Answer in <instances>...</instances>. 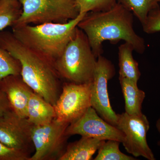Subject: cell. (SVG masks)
I'll return each mask as SVG.
<instances>
[{
    "instance_id": "6da1fadb",
    "label": "cell",
    "mask_w": 160,
    "mask_h": 160,
    "mask_svg": "<svg viewBox=\"0 0 160 160\" xmlns=\"http://www.w3.org/2000/svg\"><path fill=\"white\" fill-rule=\"evenodd\" d=\"M133 23V13L118 2L107 11L87 12L78 27L85 32L97 58L102 54V43L106 41L115 44L123 40L142 54L146 50L145 41L134 31Z\"/></svg>"
},
{
    "instance_id": "7a4b0ae2",
    "label": "cell",
    "mask_w": 160,
    "mask_h": 160,
    "mask_svg": "<svg viewBox=\"0 0 160 160\" xmlns=\"http://www.w3.org/2000/svg\"><path fill=\"white\" fill-rule=\"evenodd\" d=\"M0 47L21 63V76L32 91L54 106L62 89L54 62L24 45L12 32H0Z\"/></svg>"
},
{
    "instance_id": "3957f363",
    "label": "cell",
    "mask_w": 160,
    "mask_h": 160,
    "mask_svg": "<svg viewBox=\"0 0 160 160\" xmlns=\"http://www.w3.org/2000/svg\"><path fill=\"white\" fill-rule=\"evenodd\" d=\"M86 13H80L77 17L66 23L13 26L12 32L24 45L55 63Z\"/></svg>"
},
{
    "instance_id": "277c9868",
    "label": "cell",
    "mask_w": 160,
    "mask_h": 160,
    "mask_svg": "<svg viewBox=\"0 0 160 160\" xmlns=\"http://www.w3.org/2000/svg\"><path fill=\"white\" fill-rule=\"evenodd\" d=\"M97 61L88 38L77 26L62 53L55 62V67L62 79L84 84L92 82Z\"/></svg>"
},
{
    "instance_id": "5b68a950",
    "label": "cell",
    "mask_w": 160,
    "mask_h": 160,
    "mask_svg": "<svg viewBox=\"0 0 160 160\" xmlns=\"http://www.w3.org/2000/svg\"><path fill=\"white\" fill-rule=\"evenodd\" d=\"M18 1L22 5V11L12 26L66 23L80 14L74 0Z\"/></svg>"
},
{
    "instance_id": "8992f818",
    "label": "cell",
    "mask_w": 160,
    "mask_h": 160,
    "mask_svg": "<svg viewBox=\"0 0 160 160\" xmlns=\"http://www.w3.org/2000/svg\"><path fill=\"white\" fill-rule=\"evenodd\" d=\"M69 125L54 119L46 125H33L31 138L35 153L29 160H59L68 145L69 136L66 131Z\"/></svg>"
},
{
    "instance_id": "52a82bcc",
    "label": "cell",
    "mask_w": 160,
    "mask_h": 160,
    "mask_svg": "<svg viewBox=\"0 0 160 160\" xmlns=\"http://www.w3.org/2000/svg\"><path fill=\"white\" fill-rule=\"evenodd\" d=\"M92 82L84 84L66 82L54 105L55 119L71 124L76 121L91 106Z\"/></svg>"
},
{
    "instance_id": "ba28073f",
    "label": "cell",
    "mask_w": 160,
    "mask_h": 160,
    "mask_svg": "<svg viewBox=\"0 0 160 160\" xmlns=\"http://www.w3.org/2000/svg\"><path fill=\"white\" fill-rule=\"evenodd\" d=\"M116 127L125 135L122 143L128 153L136 158L142 157L148 160H156L147 143L150 124L145 114L131 115L126 112L118 114Z\"/></svg>"
},
{
    "instance_id": "9c48e42d",
    "label": "cell",
    "mask_w": 160,
    "mask_h": 160,
    "mask_svg": "<svg viewBox=\"0 0 160 160\" xmlns=\"http://www.w3.org/2000/svg\"><path fill=\"white\" fill-rule=\"evenodd\" d=\"M112 62L102 55L98 57L92 84L91 106L102 118L116 127L118 114L112 109L108 91V82L115 75Z\"/></svg>"
},
{
    "instance_id": "30bf717a",
    "label": "cell",
    "mask_w": 160,
    "mask_h": 160,
    "mask_svg": "<svg viewBox=\"0 0 160 160\" xmlns=\"http://www.w3.org/2000/svg\"><path fill=\"white\" fill-rule=\"evenodd\" d=\"M66 132L69 137L79 135L105 141L116 140L121 143L125 140L124 133L102 118L92 107H89L81 117L69 124Z\"/></svg>"
},
{
    "instance_id": "8fae6325",
    "label": "cell",
    "mask_w": 160,
    "mask_h": 160,
    "mask_svg": "<svg viewBox=\"0 0 160 160\" xmlns=\"http://www.w3.org/2000/svg\"><path fill=\"white\" fill-rule=\"evenodd\" d=\"M32 126L27 118L19 116L11 109L0 118V142L31 154L34 148L31 138Z\"/></svg>"
},
{
    "instance_id": "7c38bea8",
    "label": "cell",
    "mask_w": 160,
    "mask_h": 160,
    "mask_svg": "<svg viewBox=\"0 0 160 160\" xmlns=\"http://www.w3.org/2000/svg\"><path fill=\"white\" fill-rule=\"evenodd\" d=\"M0 89L5 92L12 109L19 116L27 118V107L32 90L21 75H10L0 80Z\"/></svg>"
},
{
    "instance_id": "4fadbf2b",
    "label": "cell",
    "mask_w": 160,
    "mask_h": 160,
    "mask_svg": "<svg viewBox=\"0 0 160 160\" xmlns=\"http://www.w3.org/2000/svg\"><path fill=\"white\" fill-rule=\"evenodd\" d=\"M55 118L54 106L32 91L27 107V119L29 122L35 126L46 125Z\"/></svg>"
},
{
    "instance_id": "5bb4252c",
    "label": "cell",
    "mask_w": 160,
    "mask_h": 160,
    "mask_svg": "<svg viewBox=\"0 0 160 160\" xmlns=\"http://www.w3.org/2000/svg\"><path fill=\"white\" fill-rule=\"evenodd\" d=\"M105 140L82 136L79 140L68 144L59 160H90Z\"/></svg>"
},
{
    "instance_id": "9a60e30c",
    "label": "cell",
    "mask_w": 160,
    "mask_h": 160,
    "mask_svg": "<svg viewBox=\"0 0 160 160\" xmlns=\"http://www.w3.org/2000/svg\"><path fill=\"white\" fill-rule=\"evenodd\" d=\"M119 80L125 100V112L131 115L142 114V106L146 98L145 92L139 89L137 83L127 78L119 77Z\"/></svg>"
},
{
    "instance_id": "2e32d148",
    "label": "cell",
    "mask_w": 160,
    "mask_h": 160,
    "mask_svg": "<svg viewBox=\"0 0 160 160\" xmlns=\"http://www.w3.org/2000/svg\"><path fill=\"white\" fill-rule=\"evenodd\" d=\"M133 46L127 42L119 46V73L120 77L127 78L138 83L141 73L138 63L133 57Z\"/></svg>"
},
{
    "instance_id": "e0dca14e",
    "label": "cell",
    "mask_w": 160,
    "mask_h": 160,
    "mask_svg": "<svg viewBox=\"0 0 160 160\" xmlns=\"http://www.w3.org/2000/svg\"><path fill=\"white\" fill-rule=\"evenodd\" d=\"M118 2L131 11L142 25L150 12L160 8V0H118Z\"/></svg>"
},
{
    "instance_id": "ac0fdd59",
    "label": "cell",
    "mask_w": 160,
    "mask_h": 160,
    "mask_svg": "<svg viewBox=\"0 0 160 160\" xmlns=\"http://www.w3.org/2000/svg\"><path fill=\"white\" fill-rule=\"evenodd\" d=\"M18 0H0V32L14 25L22 14Z\"/></svg>"
},
{
    "instance_id": "d6986e66",
    "label": "cell",
    "mask_w": 160,
    "mask_h": 160,
    "mask_svg": "<svg viewBox=\"0 0 160 160\" xmlns=\"http://www.w3.org/2000/svg\"><path fill=\"white\" fill-rule=\"evenodd\" d=\"M118 141L107 140L100 147L94 160H136L137 159L122 152L119 149Z\"/></svg>"
},
{
    "instance_id": "ffe728a7",
    "label": "cell",
    "mask_w": 160,
    "mask_h": 160,
    "mask_svg": "<svg viewBox=\"0 0 160 160\" xmlns=\"http://www.w3.org/2000/svg\"><path fill=\"white\" fill-rule=\"evenodd\" d=\"M21 70L19 61L0 47V80L10 75H19Z\"/></svg>"
},
{
    "instance_id": "44dd1931",
    "label": "cell",
    "mask_w": 160,
    "mask_h": 160,
    "mask_svg": "<svg viewBox=\"0 0 160 160\" xmlns=\"http://www.w3.org/2000/svg\"><path fill=\"white\" fill-rule=\"evenodd\" d=\"M79 13L106 11L114 7L118 0H74Z\"/></svg>"
},
{
    "instance_id": "7402d4cb",
    "label": "cell",
    "mask_w": 160,
    "mask_h": 160,
    "mask_svg": "<svg viewBox=\"0 0 160 160\" xmlns=\"http://www.w3.org/2000/svg\"><path fill=\"white\" fill-rule=\"evenodd\" d=\"M30 154L20 149L12 148L0 142V160H29Z\"/></svg>"
},
{
    "instance_id": "603a6c76",
    "label": "cell",
    "mask_w": 160,
    "mask_h": 160,
    "mask_svg": "<svg viewBox=\"0 0 160 160\" xmlns=\"http://www.w3.org/2000/svg\"><path fill=\"white\" fill-rule=\"evenodd\" d=\"M142 26L143 31L148 34L160 31V8L150 12Z\"/></svg>"
},
{
    "instance_id": "cb8c5ba5",
    "label": "cell",
    "mask_w": 160,
    "mask_h": 160,
    "mask_svg": "<svg viewBox=\"0 0 160 160\" xmlns=\"http://www.w3.org/2000/svg\"><path fill=\"white\" fill-rule=\"evenodd\" d=\"M11 109L7 96L4 92L0 89V118Z\"/></svg>"
},
{
    "instance_id": "d4e9b609",
    "label": "cell",
    "mask_w": 160,
    "mask_h": 160,
    "mask_svg": "<svg viewBox=\"0 0 160 160\" xmlns=\"http://www.w3.org/2000/svg\"><path fill=\"white\" fill-rule=\"evenodd\" d=\"M156 127L160 134V117L157 121L156 123Z\"/></svg>"
},
{
    "instance_id": "484cf974",
    "label": "cell",
    "mask_w": 160,
    "mask_h": 160,
    "mask_svg": "<svg viewBox=\"0 0 160 160\" xmlns=\"http://www.w3.org/2000/svg\"><path fill=\"white\" fill-rule=\"evenodd\" d=\"M157 145L159 146H160V140H159L158 141V143H157Z\"/></svg>"
}]
</instances>
